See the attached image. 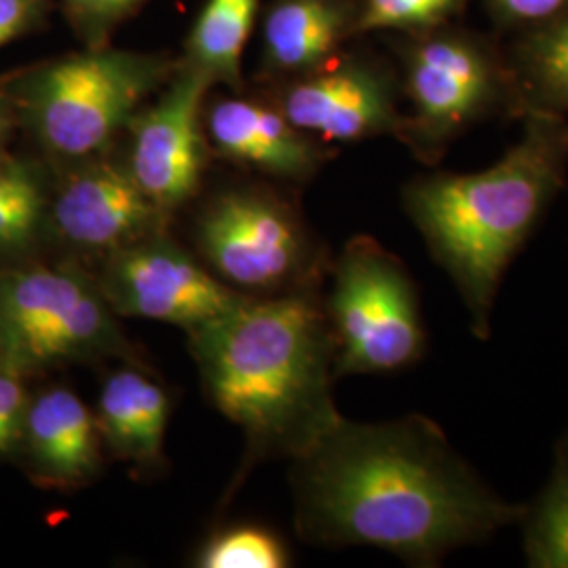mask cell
<instances>
[{
	"mask_svg": "<svg viewBox=\"0 0 568 568\" xmlns=\"http://www.w3.org/2000/svg\"><path fill=\"white\" fill-rule=\"evenodd\" d=\"M295 459L300 525L318 544L387 549L434 567L525 514L422 415L387 424L342 417Z\"/></svg>",
	"mask_w": 568,
	"mask_h": 568,
	"instance_id": "1",
	"label": "cell"
},
{
	"mask_svg": "<svg viewBox=\"0 0 568 568\" xmlns=\"http://www.w3.org/2000/svg\"><path fill=\"white\" fill-rule=\"evenodd\" d=\"M523 138L478 173H436L410 183L405 206L432 257L457 286L474 335L487 339L509 262L565 185L567 114L527 108Z\"/></svg>",
	"mask_w": 568,
	"mask_h": 568,
	"instance_id": "2",
	"label": "cell"
},
{
	"mask_svg": "<svg viewBox=\"0 0 568 568\" xmlns=\"http://www.w3.org/2000/svg\"><path fill=\"white\" fill-rule=\"evenodd\" d=\"M190 337L213 403L262 447L297 457L342 419L335 342L310 297H244Z\"/></svg>",
	"mask_w": 568,
	"mask_h": 568,
	"instance_id": "3",
	"label": "cell"
},
{
	"mask_svg": "<svg viewBox=\"0 0 568 568\" xmlns=\"http://www.w3.org/2000/svg\"><path fill=\"white\" fill-rule=\"evenodd\" d=\"M328 325L339 375L394 373L419 361L426 333L405 265L373 239H354L335 267Z\"/></svg>",
	"mask_w": 568,
	"mask_h": 568,
	"instance_id": "4",
	"label": "cell"
},
{
	"mask_svg": "<svg viewBox=\"0 0 568 568\" xmlns=\"http://www.w3.org/2000/svg\"><path fill=\"white\" fill-rule=\"evenodd\" d=\"M419 34L406 49L405 89L413 112L398 133L434 163L469 124L504 103H518L509 65L487 39L447 23Z\"/></svg>",
	"mask_w": 568,
	"mask_h": 568,
	"instance_id": "5",
	"label": "cell"
},
{
	"mask_svg": "<svg viewBox=\"0 0 568 568\" xmlns=\"http://www.w3.org/2000/svg\"><path fill=\"white\" fill-rule=\"evenodd\" d=\"M100 284L77 270L30 267L0 276V361L20 373L124 352Z\"/></svg>",
	"mask_w": 568,
	"mask_h": 568,
	"instance_id": "6",
	"label": "cell"
},
{
	"mask_svg": "<svg viewBox=\"0 0 568 568\" xmlns=\"http://www.w3.org/2000/svg\"><path fill=\"white\" fill-rule=\"evenodd\" d=\"M156 63L121 51H91L49 65L32 89L42 142L63 156L98 152L156 82Z\"/></svg>",
	"mask_w": 568,
	"mask_h": 568,
	"instance_id": "7",
	"label": "cell"
},
{
	"mask_svg": "<svg viewBox=\"0 0 568 568\" xmlns=\"http://www.w3.org/2000/svg\"><path fill=\"white\" fill-rule=\"evenodd\" d=\"M100 291L114 314L187 331L215 321L244 300L204 272L180 246L154 236L112 251Z\"/></svg>",
	"mask_w": 568,
	"mask_h": 568,
	"instance_id": "8",
	"label": "cell"
},
{
	"mask_svg": "<svg viewBox=\"0 0 568 568\" xmlns=\"http://www.w3.org/2000/svg\"><path fill=\"white\" fill-rule=\"evenodd\" d=\"M201 248L211 265L243 288H276L295 278L307 243L281 204L253 194H227L201 222Z\"/></svg>",
	"mask_w": 568,
	"mask_h": 568,
	"instance_id": "9",
	"label": "cell"
},
{
	"mask_svg": "<svg viewBox=\"0 0 568 568\" xmlns=\"http://www.w3.org/2000/svg\"><path fill=\"white\" fill-rule=\"evenodd\" d=\"M213 77L194 65L135 122L131 166L135 182L161 211L185 203L203 171L201 108Z\"/></svg>",
	"mask_w": 568,
	"mask_h": 568,
	"instance_id": "10",
	"label": "cell"
},
{
	"mask_svg": "<svg viewBox=\"0 0 568 568\" xmlns=\"http://www.w3.org/2000/svg\"><path fill=\"white\" fill-rule=\"evenodd\" d=\"M286 121L328 142H356L400 131L394 89L386 74L363 61L307 72L284 95Z\"/></svg>",
	"mask_w": 568,
	"mask_h": 568,
	"instance_id": "11",
	"label": "cell"
},
{
	"mask_svg": "<svg viewBox=\"0 0 568 568\" xmlns=\"http://www.w3.org/2000/svg\"><path fill=\"white\" fill-rule=\"evenodd\" d=\"M161 213L133 173L112 163L91 164L72 175L53 204L61 236L89 251H116L142 241Z\"/></svg>",
	"mask_w": 568,
	"mask_h": 568,
	"instance_id": "12",
	"label": "cell"
},
{
	"mask_svg": "<svg viewBox=\"0 0 568 568\" xmlns=\"http://www.w3.org/2000/svg\"><path fill=\"white\" fill-rule=\"evenodd\" d=\"M23 434L42 483L74 488L98 474L102 443L98 419L70 389H49L28 405Z\"/></svg>",
	"mask_w": 568,
	"mask_h": 568,
	"instance_id": "13",
	"label": "cell"
},
{
	"mask_svg": "<svg viewBox=\"0 0 568 568\" xmlns=\"http://www.w3.org/2000/svg\"><path fill=\"white\" fill-rule=\"evenodd\" d=\"M217 150L239 163L274 175L304 178L318 164V150L283 112L243 100L217 103L209 116Z\"/></svg>",
	"mask_w": 568,
	"mask_h": 568,
	"instance_id": "14",
	"label": "cell"
},
{
	"mask_svg": "<svg viewBox=\"0 0 568 568\" xmlns=\"http://www.w3.org/2000/svg\"><path fill=\"white\" fill-rule=\"evenodd\" d=\"M95 419L103 440L122 459L150 466L163 457L169 398L142 373L124 368L108 377Z\"/></svg>",
	"mask_w": 568,
	"mask_h": 568,
	"instance_id": "15",
	"label": "cell"
},
{
	"mask_svg": "<svg viewBox=\"0 0 568 568\" xmlns=\"http://www.w3.org/2000/svg\"><path fill=\"white\" fill-rule=\"evenodd\" d=\"M356 20L345 0H283L265 21L267 60L283 72H314L356 32Z\"/></svg>",
	"mask_w": 568,
	"mask_h": 568,
	"instance_id": "16",
	"label": "cell"
},
{
	"mask_svg": "<svg viewBox=\"0 0 568 568\" xmlns=\"http://www.w3.org/2000/svg\"><path fill=\"white\" fill-rule=\"evenodd\" d=\"M518 112H568V11L527 30L509 63Z\"/></svg>",
	"mask_w": 568,
	"mask_h": 568,
	"instance_id": "17",
	"label": "cell"
},
{
	"mask_svg": "<svg viewBox=\"0 0 568 568\" xmlns=\"http://www.w3.org/2000/svg\"><path fill=\"white\" fill-rule=\"evenodd\" d=\"M260 0H209L190 39L194 65L213 79L239 81L244 44Z\"/></svg>",
	"mask_w": 568,
	"mask_h": 568,
	"instance_id": "18",
	"label": "cell"
},
{
	"mask_svg": "<svg viewBox=\"0 0 568 568\" xmlns=\"http://www.w3.org/2000/svg\"><path fill=\"white\" fill-rule=\"evenodd\" d=\"M528 567L568 568V432L558 443L548 485L520 518Z\"/></svg>",
	"mask_w": 568,
	"mask_h": 568,
	"instance_id": "19",
	"label": "cell"
},
{
	"mask_svg": "<svg viewBox=\"0 0 568 568\" xmlns=\"http://www.w3.org/2000/svg\"><path fill=\"white\" fill-rule=\"evenodd\" d=\"M41 209V190L30 173L13 164H0V248L28 243Z\"/></svg>",
	"mask_w": 568,
	"mask_h": 568,
	"instance_id": "20",
	"label": "cell"
},
{
	"mask_svg": "<svg viewBox=\"0 0 568 568\" xmlns=\"http://www.w3.org/2000/svg\"><path fill=\"white\" fill-rule=\"evenodd\" d=\"M466 0H363L356 32L371 30H432L445 26Z\"/></svg>",
	"mask_w": 568,
	"mask_h": 568,
	"instance_id": "21",
	"label": "cell"
},
{
	"mask_svg": "<svg viewBox=\"0 0 568 568\" xmlns=\"http://www.w3.org/2000/svg\"><path fill=\"white\" fill-rule=\"evenodd\" d=\"M199 565L204 568H281L286 567V551L267 530L232 528L206 544Z\"/></svg>",
	"mask_w": 568,
	"mask_h": 568,
	"instance_id": "22",
	"label": "cell"
},
{
	"mask_svg": "<svg viewBox=\"0 0 568 568\" xmlns=\"http://www.w3.org/2000/svg\"><path fill=\"white\" fill-rule=\"evenodd\" d=\"M488 13L501 28L530 30L568 11V0H487Z\"/></svg>",
	"mask_w": 568,
	"mask_h": 568,
	"instance_id": "23",
	"label": "cell"
},
{
	"mask_svg": "<svg viewBox=\"0 0 568 568\" xmlns=\"http://www.w3.org/2000/svg\"><path fill=\"white\" fill-rule=\"evenodd\" d=\"M26 410L28 405L20 371L0 361V453L20 440Z\"/></svg>",
	"mask_w": 568,
	"mask_h": 568,
	"instance_id": "24",
	"label": "cell"
},
{
	"mask_svg": "<svg viewBox=\"0 0 568 568\" xmlns=\"http://www.w3.org/2000/svg\"><path fill=\"white\" fill-rule=\"evenodd\" d=\"M39 0H0V44L11 41L34 13Z\"/></svg>",
	"mask_w": 568,
	"mask_h": 568,
	"instance_id": "25",
	"label": "cell"
},
{
	"mask_svg": "<svg viewBox=\"0 0 568 568\" xmlns=\"http://www.w3.org/2000/svg\"><path fill=\"white\" fill-rule=\"evenodd\" d=\"M77 13L93 21H108L126 13L140 0H68Z\"/></svg>",
	"mask_w": 568,
	"mask_h": 568,
	"instance_id": "26",
	"label": "cell"
},
{
	"mask_svg": "<svg viewBox=\"0 0 568 568\" xmlns=\"http://www.w3.org/2000/svg\"><path fill=\"white\" fill-rule=\"evenodd\" d=\"M2 126H4V121H2V112H0V135H2Z\"/></svg>",
	"mask_w": 568,
	"mask_h": 568,
	"instance_id": "27",
	"label": "cell"
}]
</instances>
